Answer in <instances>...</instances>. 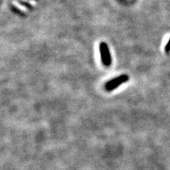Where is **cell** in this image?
Here are the masks:
<instances>
[{
  "label": "cell",
  "instance_id": "obj_1",
  "mask_svg": "<svg viewBox=\"0 0 170 170\" xmlns=\"http://www.w3.org/2000/svg\"><path fill=\"white\" fill-rule=\"evenodd\" d=\"M129 80V76L127 74H121V75L117 76L116 78L112 79L106 83L105 89L106 91H112L116 89L117 87L121 86L123 83L126 82Z\"/></svg>",
  "mask_w": 170,
  "mask_h": 170
},
{
  "label": "cell",
  "instance_id": "obj_2",
  "mask_svg": "<svg viewBox=\"0 0 170 170\" xmlns=\"http://www.w3.org/2000/svg\"><path fill=\"white\" fill-rule=\"evenodd\" d=\"M99 50L102 63L106 67L110 66L111 64V57H110L109 49H108L107 44L104 42H101L99 46Z\"/></svg>",
  "mask_w": 170,
  "mask_h": 170
}]
</instances>
